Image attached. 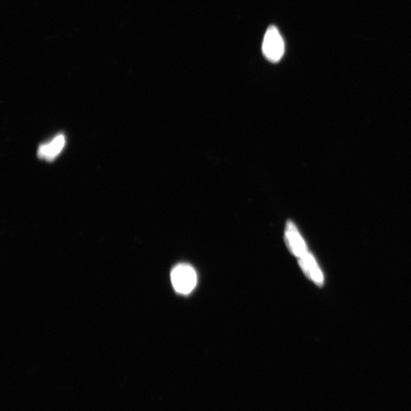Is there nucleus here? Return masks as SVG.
<instances>
[{"mask_svg": "<svg viewBox=\"0 0 411 411\" xmlns=\"http://www.w3.org/2000/svg\"><path fill=\"white\" fill-rule=\"evenodd\" d=\"M174 290L180 294L188 295L196 287L197 276L194 268L186 264L176 266L171 273Z\"/></svg>", "mask_w": 411, "mask_h": 411, "instance_id": "nucleus-1", "label": "nucleus"}, {"mask_svg": "<svg viewBox=\"0 0 411 411\" xmlns=\"http://www.w3.org/2000/svg\"><path fill=\"white\" fill-rule=\"evenodd\" d=\"M262 52L267 60L278 63L285 54V42L278 28L271 25L267 29L262 43Z\"/></svg>", "mask_w": 411, "mask_h": 411, "instance_id": "nucleus-2", "label": "nucleus"}, {"mask_svg": "<svg viewBox=\"0 0 411 411\" xmlns=\"http://www.w3.org/2000/svg\"><path fill=\"white\" fill-rule=\"evenodd\" d=\"M285 239H286L287 247L295 256L301 257L308 253L306 243L292 222L290 221L287 224Z\"/></svg>", "mask_w": 411, "mask_h": 411, "instance_id": "nucleus-3", "label": "nucleus"}, {"mask_svg": "<svg viewBox=\"0 0 411 411\" xmlns=\"http://www.w3.org/2000/svg\"><path fill=\"white\" fill-rule=\"evenodd\" d=\"M299 265L310 279H312L316 284L320 285V286L322 285V274L311 254L307 253L304 256L299 257Z\"/></svg>", "mask_w": 411, "mask_h": 411, "instance_id": "nucleus-4", "label": "nucleus"}, {"mask_svg": "<svg viewBox=\"0 0 411 411\" xmlns=\"http://www.w3.org/2000/svg\"><path fill=\"white\" fill-rule=\"evenodd\" d=\"M65 142V137L63 134H60L49 144L40 146L38 155L41 158L47 159V161L53 160L61 152Z\"/></svg>", "mask_w": 411, "mask_h": 411, "instance_id": "nucleus-5", "label": "nucleus"}]
</instances>
